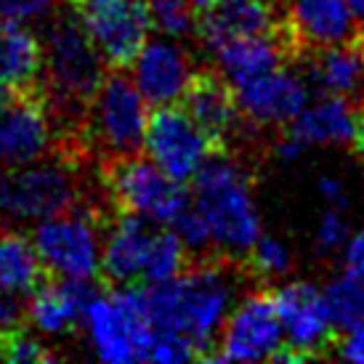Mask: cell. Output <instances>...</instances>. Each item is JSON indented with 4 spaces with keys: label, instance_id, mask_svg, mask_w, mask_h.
Masks as SVG:
<instances>
[{
    "label": "cell",
    "instance_id": "1",
    "mask_svg": "<svg viewBox=\"0 0 364 364\" xmlns=\"http://www.w3.org/2000/svg\"><path fill=\"white\" fill-rule=\"evenodd\" d=\"M194 208L210 226L215 247L240 263L261 237L253 203V176L234 157H213L192 178Z\"/></svg>",
    "mask_w": 364,
    "mask_h": 364
},
{
    "label": "cell",
    "instance_id": "2",
    "mask_svg": "<svg viewBox=\"0 0 364 364\" xmlns=\"http://www.w3.org/2000/svg\"><path fill=\"white\" fill-rule=\"evenodd\" d=\"M114 218L117 213L99 189L85 203L38 223L32 229V242L53 277L99 279L104 240Z\"/></svg>",
    "mask_w": 364,
    "mask_h": 364
},
{
    "label": "cell",
    "instance_id": "3",
    "mask_svg": "<svg viewBox=\"0 0 364 364\" xmlns=\"http://www.w3.org/2000/svg\"><path fill=\"white\" fill-rule=\"evenodd\" d=\"M88 168L64 157H46V162H27L16 168H0V223H41L51 215L85 203Z\"/></svg>",
    "mask_w": 364,
    "mask_h": 364
},
{
    "label": "cell",
    "instance_id": "4",
    "mask_svg": "<svg viewBox=\"0 0 364 364\" xmlns=\"http://www.w3.org/2000/svg\"><path fill=\"white\" fill-rule=\"evenodd\" d=\"M96 181L117 215L131 213L154 223H173L189 205L183 183L173 181L152 157H141V152L99 160Z\"/></svg>",
    "mask_w": 364,
    "mask_h": 364
},
{
    "label": "cell",
    "instance_id": "5",
    "mask_svg": "<svg viewBox=\"0 0 364 364\" xmlns=\"http://www.w3.org/2000/svg\"><path fill=\"white\" fill-rule=\"evenodd\" d=\"M146 120V99L136 80H131L125 70H107L82 125V136L93 162L141 152Z\"/></svg>",
    "mask_w": 364,
    "mask_h": 364
},
{
    "label": "cell",
    "instance_id": "6",
    "mask_svg": "<svg viewBox=\"0 0 364 364\" xmlns=\"http://www.w3.org/2000/svg\"><path fill=\"white\" fill-rule=\"evenodd\" d=\"M88 335L104 362H146L152 354L154 327L144 304V284L112 287L96 295L85 311Z\"/></svg>",
    "mask_w": 364,
    "mask_h": 364
},
{
    "label": "cell",
    "instance_id": "7",
    "mask_svg": "<svg viewBox=\"0 0 364 364\" xmlns=\"http://www.w3.org/2000/svg\"><path fill=\"white\" fill-rule=\"evenodd\" d=\"M109 70H131L149 43L146 0H67Z\"/></svg>",
    "mask_w": 364,
    "mask_h": 364
},
{
    "label": "cell",
    "instance_id": "8",
    "mask_svg": "<svg viewBox=\"0 0 364 364\" xmlns=\"http://www.w3.org/2000/svg\"><path fill=\"white\" fill-rule=\"evenodd\" d=\"M282 319L284 346L274 362H314L338 356L343 335L330 322L324 295L309 282H287L272 290Z\"/></svg>",
    "mask_w": 364,
    "mask_h": 364
},
{
    "label": "cell",
    "instance_id": "9",
    "mask_svg": "<svg viewBox=\"0 0 364 364\" xmlns=\"http://www.w3.org/2000/svg\"><path fill=\"white\" fill-rule=\"evenodd\" d=\"M284 346L282 319L274 306L269 287L253 290L234 306L226 316L213 362H255V359H277Z\"/></svg>",
    "mask_w": 364,
    "mask_h": 364
},
{
    "label": "cell",
    "instance_id": "10",
    "mask_svg": "<svg viewBox=\"0 0 364 364\" xmlns=\"http://www.w3.org/2000/svg\"><path fill=\"white\" fill-rule=\"evenodd\" d=\"M144 146L146 154L178 183L192 181L205 162L215 157L208 136L197 128L186 109L176 104L154 107L146 120Z\"/></svg>",
    "mask_w": 364,
    "mask_h": 364
},
{
    "label": "cell",
    "instance_id": "11",
    "mask_svg": "<svg viewBox=\"0 0 364 364\" xmlns=\"http://www.w3.org/2000/svg\"><path fill=\"white\" fill-rule=\"evenodd\" d=\"M178 102L197 122V128L208 136L215 157H232L245 120L232 80L218 70L197 67L183 85Z\"/></svg>",
    "mask_w": 364,
    "mask_h": 364
},
{
    "label": "cell",
    "instance_id": "12",
    "mask_svg": "<svg viewBox=\"0 0 364 364\" xmlns=\"http://www.w3.org/2000/svg\"><path fill=\"white\" fill-rule=\"evenodd\" d=\"M194 35L210 51L242 38H282L293 53L284 30V9L279 11L269 0H215L197 14Z\"/></svg>",
    "mask_w": 364,
    "mask_h": 364
},
{
    "label": "cell",
    "instance_id": "13",
    "mask_svg": "<svg viewBox=\"0 0 364 364\" xmlns=\"http://www.w3.org/2000/svg\"><path fill=\"white\" fill-rule=\"evenodd\" d=\"M53 146L56 131L46 88L11 96L9 109L0 114V168H16L51 157Z\"/></svg>",
    "mask_w": 364,
    "mask_h": 364
},
{
    "label": "cell",
    "instance_id": "14",
    "mask_svg": "<svg viewBox=\"0 0 364 364\" xmlns=\"http://www.w3.org/2000/svg\"><path fill=\"white\" fill-rule=\"evenodd\" d=\"M356 27L348 0H293L284 9V30L295 64H304L314 51L348 43Z\"/></svg>",
    "mask_w": 364,
    "mask_h": 364
},
{
    "label": "cell",
    "instance_id": "15",
    "mask_svg": "<svg viewBox=\"0 0 364 364\" xmlns=\"http://www.w3.org/2000/svg\"><path fill=\"white\" fill-rule=\"evenodd\" d=\"M234 91H237L242 117L261 128L287 125L306 109V102H309L304 80L287 67L258 75L253 80L237 82Z\"/></svg>",
    "mask_w": 364,
    "mask_h": 364
},
{
    "label": "cell",
    "instance_id": "16",
    "mask_svg": "<svg viewBox=\"0 0 364 364\" xmlns=\"http://www.w3.org/2000/svg\"><path fill=\"white\" fill-rule=\"evenodd\" d=\"M154 221L144 215L122 213L112 221L107 240L102 250V269H99V282L112 287H128V284H141L146 250L152 242Z\"/></svg>",
    "mask_w": 364,
    "mask_h": 364
},
{
    "label": "cell",
    "instance_id": "17",
    "mask_svg": "<svg viewBox=\"0 0 364 364\" xmlns=\"http://www.w3.org/2000/svg\"><path fill=\"white\" fill-rule=\"evenodd\" d=\"M136 85L146 104H173L181 99L183 85L192 75V59L171 41H149L131 67Z\"/></svg>",
    "mask_w": 364,
    "mask_h": 364
},
{
    "label": "cell",
    "instance_id": "18",
    "mask_svg": "<svg viewBox=\"0 0 364 364\" xmlns=\"http://www.w3.org/2000/svg\"><path fill=\"white\" fill-rule=\"evenodd\" d=\"M96 298L91 279L51 277L30 295V322L48 335L72 333Z\"/></svg>",
    "mask_w": 364,
    "mask_h": 364
},
{
    "label": "cell",
    "instance_id": "19",
    "mask_svg": "<svg viewBox=\"0 0 364 364\" xmlns=\"http://www.w3.org/2000/svg\"><path fill=\"white\" fill-rule=\"evenodd\" d=\"M0 88L11 96L43 88V41L6 16H0Z\"/></svg>",
    "mask_w": 364,
    "mask_h": 364
},
{
    "label": "cell",
    "instance_id": "20",
    "mask_svg": "<svg viewBox=\"0 0 364 364\" xmlns=\"http://www.w3.org/2000/svg\"><path fill=\"white\" fill-rule=\"evenodd\" d=\"M304 64L311 72V80L319 82L327 96H343V99L362 107L364 56L351 41L314 51Z\"/></svg>",
    "mask_w": 364,
    "mask_h": 364
},
{
    "label": "cell",
    "instance_id": "21",
    "mask_svg": "<svg viewBox=\"0 0 364 364\" xmlns=\"http://www.w3.org/2000/svg\"><path fill=\"white\" fill-rule=\"evenodd\" d=\"M354 114L356 104L343 99V96H327L311 109H304L298 117L284 125L282 136L293 139L301 146L311 144H341L351 141L354 133Z\"/></svg>",
    "mask_w": 364,
    "mask_h": 364
},
{
    "label": "cell",
    "instance_id": "22",
    "mask_svg": "<svg viewBox=\"0 0 364 364\" xmlns=\"http://www.w3.org/2000/svg\"><path fill=\"white\" fill-rule=\"evenodd\" d=\"M215 53H218L221 72L232 80V85L295 64L293 53L282 38H242V41L221 46Z\"/></svg>",
    "mask_w": 364,
    "mask_h": 364
},
{
    "label": "cell",
    "instance_id": "23",
    "mask_svg": "<svg viewBox=\"0 0 364 364\" xmlns=\"http://www.w3.org/2000/svg\"><path fill=\"white\" fill-rule=\"evenodd\" d=\"M53 274L46 269L38 247L27 234L3 229L0 232V290L32 295Z\"/></svg>",
    "mask_w": 364,
    "mask_h": 364
},
{
    "label": "cell",
    "instance_id": "24",
    "mask_svg": "<svg viewBox=\"0 0 364 364\" xmlns=\"http://www.w3.org/2000/svg\"><path fill=\"white\" fill-rule=\"evenodd\" d=\"M189 263V253L186 245L178 237L176 229H154L149 250H146V263H144L141 284H154L173 279L186 269Z\"/></svg>",
    "mask_w": 364,
    "mask_h": 364
},
{
    "label": "cell",
    "instance_id": "25",
    "mask_svg": "<svg viewBox=\"0 0 364 364\" xmlns=\"http://www.w3.org/2000/svg\"><path fill=\"white\" fill-rule=\"evenodd\" d=\"M324 306L330 314V322L341 335L356 330L364 324V284L354 277H341L327 284L324 290Z\"/></svg>",
    "mask_w": 364,
    "mask_h": 364
},
{
    "label": "cell",
    "instance_id": "26",
    "mask_svg": "<svg viewBox=\"0 0 364 364\" xmlns=\"http://www.w3.org/2000/svg\"><path fill=\"white\" fill-rule=\"evenodd\" d=\"M290 266V253L282 242H277L272 237H258V242L247 250V253L240 258V272L247 279H258V282H266L272 277H279V274L287 272Z\"/></svg>",
    "mask_w": 364,
    "mask_h": 364
},
{
    "label": "cell",
    "instance_id": "27",
    "mask_svg": "<svg viewBox=\"0 0 364 364\" xmlns=\"http://www.w3.org/2000/svg\"><path fill=\"white\" fill-rule=\"evenodd\" d=\"M152 30L168 35V38H181L194 32L197 14H194L192 0H146Z\"/></svg>",
    "mask_w": 364,
    "mask_h": 364
},
{
    "label": "cell",
    "instance_id": "28",
    "mask_svg": "<svg viewBox=\"0 0 364 364\" xmlns=\"http://www.w3.org/2000/svg\"><path fill=\"white\" fill-rule=\"evenodd\" d=\"M0 359L14 364H30V362H53L56 354L46 343H41L27 327L0 333Z\"/></svg>",
    "mask_w": 364,
    "mask_h": 364
},
{
    "label": "cell",
    "instance_id": "29",
    "mask_svg": "<svg viewBox=\"0 0 364 364\" xmlns=\"http://www.w3.org/2000/svg\"><path fill=\"white\" fill-rule=\"evenodd\" d=\"M56 3L64 0H0V16L14 21H35L48 16Z\"/></svg>",
    "mask_w": 364,
    "mask_h": 364
},
{
    "label": "cell",
    "instance_id": "30",
    "mask_svg": "<svg viewBox=\"0 0 364 364\" xmlns=\"http://www.w3.org/2000/svg\"><path fill=\"white\" fill-rule=\"evenodd\" d=\"M346 237H348V226H346L343 215L335 210L324 213V218L319 221V229H316V245H319V250H324V253L338 250L346 242Z\"/></svg>",
    "mask_w": 364,
    "mask_h": 364
},
{
    "label": "cell",
    "instance_id": "31",
    "mask_svg": "<svg viewBox=\"0 0 364 364\" xmlns=\"http://www.w3.org/2000/svg\"><path fill=\"white\" fill-rule=\"evenodd\" d=\"M346 274L364 284V229L348 242V250H346Z\"/></svg>",
    "mask_w": 364,
    "mask_h": 364
},
{
    "label": "cell",
    "instance_id": "32",
    "mask_svg": "<svg viewBox=\"0 0 364 364\" xmlns=\"http://www.w3.org/2000/svg\"><path fill=\"white\" fill-rule=\"evenodd\" d=\"M338 356L341 359H351V362H364V324H359L356 330L346 333L338 346Z\"/></svg>",
    "mask_w": 364,
    "mask_h": 364
},
{
    "label": "cell",
    "instance_id": "33",
    "mask_svg": "<svg viewBox=\"0 0 364 364\" xmlns=\"http://www.w3.org/2000/svg\"><path fill=\"white\" fill-rule=\"evenodd\" d=\"M319 192H322L324 200H330L335 208L346 205V189H343V183L338 181V178H330V176H324L322 181H319Z\"/></svg>",
    "mask_w": 364,
    "mask_h": 364
},
{
    "label": "cell",
    "instance_id": "34",
    "mask_svg": "<svg viewBox=\"0 0 364 364\" xmlns=\"http://www.w3.org/2000/svg\"><path fill=\"white\" fill-rule=\"evenodd\" d=\"M351 146H354L356 160L364 168V107H359L354 114V133H351Z\"/></svg>",
    "mask_w": 364,
    "mask_h": 364
},
{
    "label": "cell",
    "instance_id": "35",
    "mask_svg": "<svg viewBox=\"0 0 364 364\" xmlns=\"http://www.w3.org/2000/svg\"><path fill=\"white\" fill-rule=\"evenodd\" d=\"M348 9L354 14V19L364 24V0H348Z\"/></svg>",
    "mask_w": 364,
    "mask_h": 364
},
{
    "label": "cell",
    "instance_id": "36",
    "mask_svg": "<svg viewBox=\"0 0 364 364\" xmlns=\"http://www.w3.org/2000/svg\"><path fill=\"white\" fill-rule=\"evenodd\" d=\"M351 43H354L356 48L362 51V56H364V24H359V27H356V32H354V38H351Z\"/></svg>",
    "mask_w": 364,
    "mask_h": 364
},
{
    "label": "cell",
    "instance_id": "37",
    "mask_svg": "<svg viewBox=\"0 0 364 364\" xmlns=\"http://www.w3.org/2000/svg\"><path fill=\"white\" fill-rule=\"evenodd\" d=\"M9 104H11V93L6 88H0V114L9 109Z\"/></svg>",
    "mask_w": 364,
    "mask_h": 364
}]
</instances>
